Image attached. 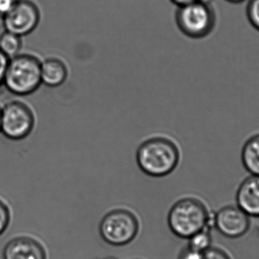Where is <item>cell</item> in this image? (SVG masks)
I'll return each instance as SVG.
<instances>
[{
	"instance_id": "2",
	"label": "cell",
	"mask_w": 259,
	"mask_h": 259,
	"mask_svg": "<svg viewBox=\"0 0 259 259\" xmlns=\"http://www.w3.org/2000/svg\"><path fill=\"white\" fill-rule=\"evenodd\" d=\"M136 158L143 173L153 178H162L178 167L180 151L172 140L165 137H153L139 146Z\"/></svg>"
},
{
	"instance_id": "7",
	"label": "cell",
	"mask_w": 259,
	"mask_h": 259,
	"mask_svg": "<svg viewBox=\"0 0 259 259\" xmlns=\"http://www.w3.org/2000/svg\"><path fill=\"white\" fill-rule=\"evenodd\" d=\"M2 18L5 30L24 37L37 27L40 21V11L32 0H18Z\"/></svg>"
},
{
	"instance_id": "9",
	"label": "cell",
	"mask_w": 259,
	"mask_h": 259,
	"mask_svg": "<svg viewBox=\"0 0 259 259\" xmlns=\"http://www.w3.org/2000/svg\"><path fill=\"white\" fill-rule=\"evenodd\" d=\"M3 259H48L44 243L31 234H17L3 247Z\"/></svg>"
},
{
	"instance_id": "20",
	"label": "cell",
	"mask_w": 259,
	"mask_h": 259,
	"mask_svg": "<svg viewBox=\"0 0 259 259\" xmlns=\"http://www.w3.org/2000/svg\"><path fill=\"white\" fill-rule=\"evenodd\" d=\"M18 0H0V16H4L16 4Z\"/></svg>"
},
{
	"instance_id": "13",
	"label": "cell",
	"mask_w": 259,
	"mask_h": 259,
	"mask_svg": "<svg viewBox=\"0 0 259 259\" xmlns=\"http://www.w3.org/2000/svg\"><path fill=\"white\" fill-rule=\"evenodd\" d=\"M23 47L22 37L5 30L0 35V50L9 59L21 53Z\"/></svg>"
},
{
	"instance_id": "24",
	"label": "cell",
	"mask_w": 259,
	"mask_h": 259,
	"mask_svg": "<svg viewBox=\"0 0 259 259\" xmlns=\"http://www.w3.org/2000/svg\"><path fill=\"white\" fill-rule=\"evenodd\" d=\"M103 259H118V258H115V257H113V256H108V257H106V258H104Z\"/></svg>"
},
{
	"instance_id": "17",
	"label": "cell",
	"mask_w": 259,
	"mask_h": 259,
	"mask_svg": "<svg viewBox=\"0 0 259 259\" xmlns=\"http://www.w3.org/2000/svg\"><path fill=\"white\" fill-rule=\"evenodd\" d=\"M202 259H232V257L225 249L211 246L202 253Z\"/></svg>"
},
{
	"instance_id": "11",
	"label": "cell",
	"mask_w": 259,
	"mask_h": 259,
	"mask_svg": "<svg viewBox=\"0 0 259 259\" xmlns=\"http://www.w3.org/2000/svg\"><path fill=\"white\" fill-rule=\"evenodd\" d=\"M68 69L60 59L50 58L41 62L42 83L49 88H57L66 80Z\"/></svg>"
},
{
	"instance_id": "10",
	"label": "cell",
	"mask_w": 259,
	"mask_h": 259,
	"mask_svg": "<svg viewBox=\"0 0 259 259\" xmlns=\"http://www.w3.org/2000/svg\"><path fill=\"white\" fill-rule=\"evenodd\" d=\"M236 205L250 218H259V176L249 175L236 193Z\"/></svg>"
},
{
	"instance_id": "6",
	"label": "cell",
	"mask_w": 259,
	"mask_h": 259,
	"mask_svg": "<svg viewBox=\"0 0 259 259\" xmlns=\"http://www.w3.org/2000/svg\"><path fill=\"white\" fill-rule=\"evenodd\" d=\"M140 230L137 216L129 210L118 208L108 212L99 226L100 237L108 244L124 246L134 241Z\"/></svg>"
},
{
	"instance_id": "19",
	"label": "cell",
	"mask_w": 259,
	"mask_h": 259,
	"mask_svg": "<svg viewBox=\"0 0 259 259\" xmlns=\"http://www.w3.org/2000/svg\"><path fill=\"white\" fill-rule=\"evenodd\" d=\"M202 253L193 250L187 246L181 251L178 256V259H202Z\"/></svg>"
},
{
	"instance_id": "15",
	"label": "cell",
	"mask_w": 259,
	"mask_h": 259,
	"mask_svg": "<svg viewBox=\"0 0 259 259\" xmlns=\"http://www.w3.org/2000/svg\"><path fill=\"white\" fill-rule=\"evenodd\" d=\"M12 219V208L9 202L0 196V237L9 229Z\"/></svg>"
},
{
	"instance_id": "12",
	"label": "cell",
	"mask_w": 259,
	"mask_h": 259,
	"mask_svg": "<svg viewBox=\"0 0 259 259\" xmlns=\"http://www.w3.org/2000/svg\"><path fill=\"white\" fill-rule=\"evenodd\" d=\"M241 161L249 175L259 176V131L249 136L241 150Z\"/></svg>"
},
{
	"instance_id": "8",
	"label": "cell",
	"mask_w": 259,
	"mask_h": 259,
	"mask_svg": "<svg viewBox=\"0 0 259 259\" xmlns=\"http://www.w3.org/2000/svg\"><path fill=\"white\" fill-rule=\"evenodd\" d=\"M251 218L237 205L222 207L214 213L213 227L228 239H238L250 229Z\"/></svg>"
},
{
	"instance_id": "14",
	"label": "cell",
	"mask_w": 259,
	"mask_h": 259,
	"mask_svg": "<svg viewBox=\"0 0 259 259\" xmlns=\"http://www.w3.org/2000/svg\"><path fill=\"white\" fill-rule=\"evenodd\" d=\"M212 243L210 229H204L188 239L187 247L196 252L203 253L207 249H209Z\"/></svg>"
},
{
	"instance_id": "21",
	"label": "cell",
	"mask_w": 259,
	"mask_h": 259,
	"mask_svg": "<svg viewBox=\"0 0 259 259\" xmlns=\"http://www.w3.org/2000/svg\"><path fill=\"white\" fill-rule=\"evenodd\" d=\"M174 4L178 6H184V5L189 4V3H194L196 1H201V0H170ZM202 1L208 2L210 3V0H202Z\"/></svg>"
},
{
	"instance_id": "1",
	"label": "cell",
	"mask_w": 259,
	"mask_h": 259,
	"mask_svg": "<svg viewBox=\"0 0 259 259\" xmlns=\"http://www.w3.org/2000/svg\"><path fill=\"white\" fill-rule=\"evenodd\" d=\"M213 216L203 201L195 197L183 198L170 208L167 225L176 237L188 240L196 233L213 227Z\"/></svg>"
},
{
	"instance_id": "23",
	"label": "cell",
	"mask_w": 259,
	"mask_h": 259,
	"mask_svg": "<svg viewBox=\"0 0 259 259\" xmlns=\"http://www.w3.org/2000/svg\"><path fill=\"white\" fill-rule=\"evenodd\" d=\"M2 105H0V134H1Z\"/></svg>"
},
{
	"instance_id": "16",
	"label": "cell",
	"mask_w": 259,
	"mask_h": 259,
	"mask_svg": "<svg viewBox=\"0 0 259 259\" xmlns=\"http://www.w3.org/2000/svg\"><path fill=\"white\" fill-rule=\"evenodd\" d=\"M246 15L251 25L259 31V0H249Z\"/></svg>"
},
{
	"instance_id": "22",
	"label": "cell",
	"mask_w": 259,
	"mask_h": 259,
	"mask_svg": "<svg viewBox=\"0 0 259 259\" xmlns=\"http://www.w3.org/2000/svg\"><path fill=\"white\" fill-rule=\"evenodd\" d=\"M225 1L228 2V3H234V4H237V3H243L245 0H225Z\"/></svg>"
},
{
	"instance_id": "5",
	"label": "cell",
	"mask_w": 259,
	"mask_h": 259,
	"mask_svg": "<svg viewBox=\"0 0 259 259\" xmlns=\"http://www.w3.org/2000/svg\"><path fill=\"white\" fill-rule=\"evenodd\" d=\"M36 125V115L31 106L20 99L2 106L1 134L12 141L25 140Z\"/></svg>"
},
{
	"instance_id": "4",
	"label": "cell",
	"mask_w": 259,
	"mask_h": 259,
	"mask_svg": "<svg viewBox=\"0 0 259 259\" xmlns=\"http://www.w3.org/2000/svg\"><path fill=\"white\" fill-rule=\"evenodd\" d=\"M175 20L178 28L185 36L202 39L214 30L215 12L210 3L201 0L178 6Z\"/></svg>"
},
{
	"instance_id": "3",
	"label": "cell",
	"mask_w": 259,
	"mask_h": 259,
	"mask_svg": "<svg viewBox=\"0 0 259 259\" xmlns=\"http://www.w3.org/2000/svg\"><path fill=\"white\" fill-rule=\"evenodd\" d=\"M41 62L30 53H21L9 59L3 87L15 97L34 94L42 84Z\"/></svg>"
},
{
	"instance_id": "18",
	"label": "cell",
	"mask_w": 259,
	"mask_h": 259,
	"mask_svg": "<svg viewBox=\"0 0 259 259\" xmlns=\"http://www.w3.org/2000/svg\"><path fill=\"white\" fill-rule=\"evenodd\" d=\"M9 61V58L0 50V89L3 88V84H4L5 76H6Z\"/></svg>"
}]
</instances>
